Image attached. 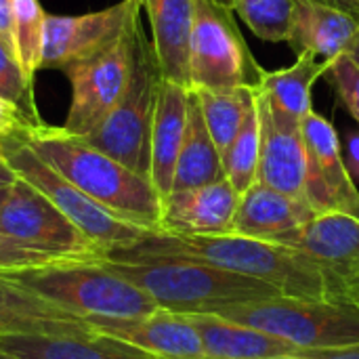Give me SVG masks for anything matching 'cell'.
<instances>
[{"label":"cell","instance_id":"1","mask_svg":"<svg viewBox=\"0 0 359 359\" xmlns=\"http://www.w3.org/2000/svg\"><path fill=\"white\" fill-rule=\"evenodd\" d=\"M109 255L179 259L225 269L244 278L261 280L284 297L303 301H332L330 269L309 255L278 242H265L238 233L177 236L151 233L137 246Z\"/></svg>","mask_w":359,"mask_h":359},{"label":"cell","instance_id":"2","mask_svg":"<svg viewBox=\"0 0 359 359\" xmlns=\"http://www.w3.org/2000/svg\"><path fill=\"white\" fill-rule=\"evenodd\" d=\"M21 139L63 179L116 217L162 233V198L147 177H141L93 147L63 126L27 124Z\"/></svg>","mask_w":359,"mask_h":359},{"label":"cell","instance_id":"3","mask_svg":"<svg viewBox=\"0 0 359 359\" xmlns=\"http://www.w3.org/2000/svg\"><path fill=\"white\" fill-rule=\"evenodd\" d=\"M99 263L147 292L160 309L179 316L217 313L238 303L284 297L261 280L191 261L107 255Z\"/></svg>","mask_w":359,"mask_h":359},{"label":"cell","instance_id":"4","mask_svg":"<svg viewBox=\"0 0 359 359\" xmlns=\"http://www.w3.org/2000/svg\"><path fill=\"white\" fill-rule=\"evenodd\" d=\"M4 278L84 320L143 318L160 309L147 292L101 263H63Z\"/></svg>","mask_w":359,"mask_h":359},{"label":"cell","instance_id":"5","mask_svg":"<svg viewBox=\"0 0 359 359\" xmlns=\"http://www.w3.org/2000/svg\"><path fill=\"white\" fill-rule=\"evenodd\" d=\"M162 80L154 44L145 36L143 25H139L133 72L120 101L90 135L82 137L99 151L147 179L151 170V128Z\"/></svg>","mask_w":359,"mask_h":359},{"label":"cell","instance_id":"6","mask_svg":"<svg viewBox=\"0 0 359 359\" xmlns=\"http://www.w3.org/2000/svg\"><path fill=\"white\" fill-rule=\"evenodd\" d=\"M303 349H345L359 345V307L290 297L238 303L217 311Z\"/></svg>","mask_w":359,"mask_h":359},{"label":"cell","instance_id":"7","mask_svg":"<svg viewBox=\"0 0 359 359\" xmlns=\"http://www.w3.org/2000/svg\"><path fill=\"white\" fill-rule=\"evenodd\" d=\"M0 156L8 162L17 177L42 191L90 242L105 250V255L137 246L154 231L128 223L86 194L63 179L55 168H50L17 133L0 139Z\"/></svg>","mask_w":359,"mask_h":359},{"label":"cell","instance_id":"8","mask_svg":"<svg viewBox=\"0 0 359 359\" xmlns=\"http://www.w3.org/2000/svg\"><path fill=\"white\" fill-rule=\"evenodd\" d=\"M261 65L236 23V11L219 0H196L189 36V88L255 86Z\"/></svg>","mask_w":359,"mask_h":359},{"label":"cell","instance_id":"9","mask_svg":"<svg viewBox=\"0 0 359 359\" xmlns=\"http://www.w3.org/2000/svg\"><path fill=\"white\" fill-rule=\"evenodd\" d=\"M141 8H137L126 29L101 50L63 67L72 82V103L63 128L76 137L90 135L120 101L135 57Z\"/></svg>","mask_w":359,"mask_h":359},{"label":"cell","instance_id":"10","mask_svg":"<svg viewBox=\"0 0 359 359\" xmlns=\"http://www.w3.org/2000/svg\"><path fill=\"white\" fill-rule=\"evenodd\" d=\"M0 233L74 263H99L107 257L42 191L21 177L11 185L2 206Z\"/></svg>","mask_w":359,"mask_h":359},{"label":"cell","instance_id":"11","mask_svg":"<svg viewBox=\"0 0 359 359\" xmlns=\"http://www.w3.org/2000/svg\"><path fill=\"white\" fill-rule=\"evenodd\" d=\"M303 137L307 147L305 200L318 215L339 210L359 219V189L332 122L318 111H309L303 120Z\"/></svg>","mask_w":359,"mask_h":359},{"label":"cell","instance_id":"12","mask_svg":"<svg viewBox=\"0 0 359 359\" xmlns=\"http://www.w3.org/2000/svg\"><path fill=\"white\" fill-rule=\"evenodd\" d=\"M137 8H141V0H120L86 15H46L40 69H63L101 50L126 29Z\"/></svg>","mask_w":359,"mask_h":359},{"label":"cell","instance_id":"13","mask_svg":"<svg viewBox=\"0 0 359 359\" xmlns=\"http://www.w3.org/2000/svg\"><path fill=\"white\" fill-rule=\"evenodd\" d=\"M257 93L261 118V160L259 183L292 198L305 200L307 187V147L303 120L276 107L265 95Z\"/></svg>","mask_w":359,"mask_h":359},{"label":"cell","instance_id":"14","mask_svg":"<svg viewBox=\"0 0 359 359\" xmlns=\"http://www.w3.org/2000/svg\"><path fill=\"white\" fill-rule=\"evenodd\" d=\"M109 339L139 347L160 359H204V347L185 316L158 309L143 318H88Z\"/></svg>","mask_w":359,"mask_h":359},{"label":"cell","instance_id":"15","mask_svg":"<svg viewBox=\"0 0 359 359\" xmlns=\"http://www.w3.org/2000/svg\"><path fill=\"white\" fill-rule=\"evenodd\" d=\"M316 215L307 200L286 196L257 181L240 196L229 233L288 246Z\"/></svg>","mask_w":359,"mask_h":359},{"label":"cell","instance_id":"16","mask_svg":"<svg viewBox=\"0 0 359 359\" xmlns=\"http://www.w3.org/2000/svg\"><path fill=\"white\" fill-rule=\"evenodd\" d=\"M240 202V194L227 179L172 191L162 200V233L177 236H217L229 233Z\"/></svg>","mask_w":359,"mask_h":359},{"label":"cell","instance_id":"17","mask_svg":"<svg viewBox=\"0 0 359 359\" xmlns=\"http://www.w3.org/2000/svg\"><path fill=\"white\" fill-rule=\"evenodd\" d=\"M185 318L202 341L204 359H271L284 355L303 358L305 353V349L294 343L252 326L238 324L219 313H191Z\"/></svg>","mask_w":359,"mask_h":359},{"label":"cell","instance_id":"18","mask_svg":"<svg viewBox=\"0 0 359 359\" xmlns=\"http://www.w3.org/2000/svg\"><path fill=\"white\" fill-rule=\"evenodd\" d=\"M6 332H38L67 337L97 334L88 320L0 276V334Z\"/></svg>","mask_w":359,"mask_h":359},{"label":"cell","instance_id":"19","mask_svg":"<svg viewBox=\"0 0 359 359\" xmlns=\"http://www.w3.org/2000/svg\"><path fill=\"white\" fill-rule=\"evenodd\" d=\"M0 353L19 359H160L99 332L90 337L6 332L0 334Z\"/></svg>","mask_w":359,"mask_h":359},{"label":"cell","instance_id":"20","mask_svg":"<svg viewBox=\"0 0 359 359\" xmlns=\"http://www.w3.org/2000/svg\"><path fill=\"white\" fill-rule=\"evenodd\" d=\"M191 88L181 86L170 80H162L158 93V105L151 128V170L149 181L154 183L160 198L172 194L175 168L187 126Z\"/></svg>","mask_w":359,"mask_h":359},{"label":"cell","instance_id":"21","mask_svg":"<svg viewBox=\"0 0 359 359\" xmlns=\"http://www.w3.org/2000/svg\"><path fill=\"white\" fill-rule=\"evenodd\" d=\"M164 80L189 88V36L196 0H141Z\"/></svg>","mask_w":359,"mask_h":359},{"label":"cell","instance_id":"22","mask_svg":"<svg viewBox=\"0 0 359 359\" xmlns=\"http://www.w3.org/2000/svg\"><path fill=\"white\" fill-rule=\"evenodd\" d=\"M359 38V15L343 8L301 0L290 46L299 55H313L320 61H334L349 55Z\"/></svg>","mask_w":359,"mask_h":359},{"label":"cell","instance_id":"23","mask_svg":"<svg viewBox=\"0 0 359 359\" xmlns=\"http://www.w3.org/2000/svg\"><path fill=\"white\" fill-rule=\"evenodd\" d=\"M288 246L309 255L328 269L359 265V219L339 210L320 212Z\"/></svg>","mask_w":359,"mask_h":359},{"label":"cell","instance_id":"24","mask_svg":"<svg viewBox=\"0 0 359 359\" xmlns=\"http://www.w3.org/2000/svg\"><path fill=\"white\" fill-rule=\"evenodd\" d=\"M223 179H225L223 158L206 128V122L200 111L198 95L191 90L189 107H187V126L175 168L172 191L196 189Z\"/></svg>","mask_w":359,"mask_h":359},{"label":"cell","instance_id":"25","mask_svg":"<svg viewBox=\"0 0 359 359\" xmlns=\"http://www.w3.org/2000/svg\"><path fill=\"white\" fill-rule=\"evenodd\" d=\"M330 63L332 61H320L313 55H299L297 61L284 69L267 72L261 67L259 82L255 86L276 107L297 120H305V116L313 111L311 90L316 82L326 76Z\"/></svg>","mask_w":359,"mask_h":359},{"label":"cell","instance_id":"26","mask_svg":"<svg viewBox=\"0 0 359 359\" xmlns=\"http://www.w3.org/2000/svg\"><path fill=\"white\" fill-rule=\"evenodd\" d=\"M194 93L198 95V103L206 128L223 158L255 107V86L194 90Z\"/></svg>","mask_w":359,"mask_h":359},{"label":"cell","instance_id":"27","mask_svg":"<svg viewBox=\"0 0 359 359\" xmlns=\"http://www.w3.org/2000/svg\"><path fill=\"white\" fill-rule=\"evenodd\" d=\"M259 160H261V118H259L257 93H255V107L223 156L225 179L240 196L246 194L259 181Z\"/></svg>","mask_w":359,"mask_h":359},{"label":"cell","instance_id":"28","mask_svg":"<svg viewBox=\"0 0 359 359\" xmlns=\"http://www.w3.org/2000/svg\"><path fill=\"white\" fill-rule=\"evenodd\" d=\"M301 0H246L233 6L255 36L267 42H290Z\"/></svg>","mask_w":359,"mask_h":359},{"label":"cell","instance_id":"29","mask_svg":"<svg viewBox=\"0 0 359 359\" xmlns=\"http://www.w3.org/2000/svg\"><path fill=\"white\" fill-rule=\"evenodd\" d=\"M44 19L46 13L38 0H13L15 59L29 80H34V74L40 69Z\"/></svg>","mask_w":359,"mask_h":359},{"label":"cell","instance_id":"30","mask_svg":"<svg viewBox=\"0 0 359 359\" xmlns=\"http://www.w3.org/2000/svg\"><path fill=\"white\" fill-rule=\"evenodd\" d=\"M0 99L19 109L32 122H42L32 95V80L23 74L15 55L0 42Z\"/></svg>","mask_w":359,"mask_h":359},{"label":"cell","instance_id":"31","mask_svg":"<svg viewBox=\"0 0 359 359\" xmlns=\"http://www.w3.org/2000/svg\"><path fill=\"white\" fill-rule=\"evenodd\" d=\"M63 263H74V261H65L61 257L42 252L38 248L25 246V244H21V242L0 233V276L25 271V269L63 265Z\"/></svg>","mask_w":359,"mask_h":359},{"label":"cell","instance_id":"32","mask_svg":"<svg viewBox=\"0 0 359 359\" xmlns=\"http://www.w3.org/2000/svg\"><path fill=\"white\" fill-rule=\"evenodd\" d=\"M326 78L330 80L339 99L359 124V65L355 59L351 55H341L330 63Z\"/></svg>","mask_w":359,"mask_h":359},{"label":"cell","instance_id":"33","mask_svg":"<svg viewBox=\"0 0 359 359\" xmlns=\"http://www.w3.org/2000/svg\"><path fill=\"white\" fill-rule=\"evenodd\" d=\"M332 303H347L359 307V265L345 269H330Z\"/></svg>","mask_w":359,"mask_h":359},{"label":"cell","instance_id":"34","mask_svg":"<svg viewBox=\"0 0 359 359\" xmlns=\"http://www.w3.org/2000/svg\"><path fill=\"white\" fill-rule=\"evenodd\" d=\"M0 42L15 55L13 36V0H0Z\"/></svg>","mask_w":359,"mask_h":359},{"label":"cell","instance_id":"35","mask_svg":"<svg viewBox=\"0 0 359 359\" xmlns=\"http://www.w3.org/2000/svg\"><path fill=\"white\" fill-rule=\"evenodd\" d=\"M305 359H359L358 347H345V349H305Z\"/></svg>","mask_w":359,"mask_h":359},{"label":"cell","instance_id":"36","mask_svg":"<svg viewBox=\"0 0 359 359\" xmlns=\"http://www.w3.org/2000/svg\"><path fill=\"white\" fill-rule=\"evenodd\" d=\"M351 177L359 179V130L349 135V164H347Z\"/></svg>","mask_w":359,"mask_h":359},{"label":"cell","instance_id":"37","mask_svg":"<svg viewBox=\"0 0 359 359\" xmlns=\"http://www.w3.org/2000/svg\"><path fill=\"white\" fill-rule=\"evenodd\" d=\"M15 181H17L15 170L8 166V162H6V160L0 156V189H2V187H11Z\"/></svg>","mask_w":359,"mask_h":359},{"label":"cell","instance_id":"38","mask_svg":"<svg viewBox=\"0 0 359 359\" xmlns=\"http://www.w3.org/2000/svg\"><path fill=\"white\" fill-rule=\"evenodd\" d=\"M309 2H318V4H326V6H334V8H343V11H349L353 15H359V8L355 6L353 0H309Z\"/></svg>","mask_w":359,"mask_h":359},{"label":"cell","instance_id":"39","mask_svg":"<svg viewBox=\"0 0 359 359\" xmlns=\"http://www.w3.org/2000/svg\"><path fill=\"white\" fill-rule=\"evenodd\" d=\"M8 189H11V187H2V189H0V212H2V206H4V202H6Z\"/></svg>","mask_w":359,"mask_h":359},{"label":"cell","instance_id":"40","mask_svg":"<svg viewBox=\"0 0 359 359\" xmlns=\"http://www.w3.org/2000/svg\"><path fill=\"white\" fill-rule=\"evenodd\" d=\"M349 55H351V57L355 59V63L359 65V38H358V42H355V46L351 48V53H349Z\"/></svg>","mask_w":359,"mask_h":359},{"label":"cell","instance_id":"41","mask_svg":"<svg viewBox=\"0 0 359 359\" xmlns=\"http://www.w3.org/2000/svg\"><path fill=\"white\" fill-rule=\"evenodd\" d=\"M227 2H229V6L233 8L236 4H240V2H246V0H227Z\"/></svg>","mask_w":359,"mask_h":359},{"label":"cell","instance_id":"42","mask_svg":"<svg viewBox=\"0 0 359 359\" xmlns=\"http://www.w3.org/2000/svg\"><path fill=\"white\" fill-rule=\"evenodd\" d=\"M271 359H305V358H297V355H284V358H271Z\"/></svg>","mask_w":359,"mask_h":359},{"label":"cell","instance_id":"43","mask_svg":"<svg viewBox=\"0 0 359 359\" xmlns=\"http://www.w3.org/2000/svg\"><path fill=\"white\" fill-rule=\"evenodd\" d=\"M0 359H19V358H13V355H6V353H0Z\"/></svg>","mask_w":359,"mask_h":359},{"label":"cell","instance_id":"44","mask_svg":"<svg viewBox=\"0 0 359 359\" xmlns=\"http://www.w3.org/2000/svg\"><path fill=\"white\" fill-rule=\"evenodd\" d=\"M219 2H223V4H227V6H229V2H227V0H219Z\"/></svg>","mask_w":359,"mask_h":359},{"label":"cell","instance_id":"45","mask_svg":"<svg viewBox=\"0 0 359 359\" xmlns=\"http://www.w3.org/2000/svg\"><path fill=\"white\" fill-rule=\"evenodd\" d=\"M353 2H355V6H358V8H359V0H353Z\"/></svg>","mask_w":359,"mask_h":359}]
</instances>
